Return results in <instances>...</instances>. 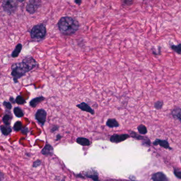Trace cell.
I'll return each instance as SVG.
<instances>
[{
	"label": "cell",
	"instance_id": "obj_25",
	"mask_svg": "<svg viewBox=\"0 0 181 181\" xmlns=\"http://www.w3.org/2000/svg\"><path fill=\"white\" fill-rule=\"evenodd\" d=\"M170 48L176 53L181 55V44H179L178 45L172 44L170 46Z\"/></svg>",
	"mask_w": 181,
	"mask_h": 181
},
{
	"label": "cell",
	"instance_id": "obj_30",
	"mask_svg": "<svg viewBox=\"0 0 181 181\" xmlns=\"http://www.w3.org/2000/svg\"><path fill=\"white\" fill-rule=\"evenodd\" d=\"M59 127L57 125H54V126H52V127L50 128V132L52 133H54L56 131L58 130Z\"/></svg>",
	"mask_w": 181,
	"mask_h": 181
},
{
	"label": "cell",
	"instance_id": "obj_15",
	"mask_svg": "<svg viewBox=\"0 0 181 181\" xmlns=\"http://www.w3.org/2000/svg\"><path fill=\"white\" fill-rule=\"evenodd\" d=\"M45 98L43 96H38L36 98H33L29 102V105L31 107L35 108L40 103L44 101Z\"/></svg>",
	"mask_w": 181,
	"mask_h": 181
},
{
	"label": "cell",
	"instance_id": "obj_31",
	"mask_svg": "<svg viewBox=\"0 0 181 181\" xmlns=\"http://www.w3.org/2000/svg\"><path fill=\"white\" fill-rule=\"evenodd\" d=\"M122 1L127 6H131L133 3V0H122Z\"/></svg>",
	"mask_w": 181,
	"mask_h": 181
},
{
	"label": "cell",
	"instance_id": "obj_8",
	"mask_svg": "<svg viewBox=\"0 0 181 181\" xmlns=\"http://www.w3.org/2000/svg\"><path fill=\"white\" fill-rule=\"evenodd\" d=\"M40 6V2L38 0H31L28 3L26 9L29 13L33 14L36 12Z\"/></svg>",
	"mask_w": 181,
	"mask_h": 181
},
{
	"label": "cell",
	"instance_id": "obj_5",
	"mask_svg": "<svg viewBox=\"0 0 181 181\" xmlns=\"http://www.w3.org/2000/svg\"><path fill=\"white\" fill-rule=\"evenodd\" d=\"M47 115L46 111L44 109H38L35 113V119L41 126H44L46 121Z\"/></svg>",
	"mask_w": 181,
	"mask_h": 181
},
{
	"label": "cell",
	"instance_id": "obj_19",
	"mask_svg": "<svg viewBox=\"0 0 181 181\" xmlns=\"http://www.w3.org/2000/svg\"><path fill=\"white\" fill-rule=\"evenodd\" d=\"M171 114L174 118L179 120L181 122V108L175 107L172 110Z\"/></svg>",
	"mask_w": 181,
	"mask_h": 181
},
{
	"label": "cell",
	"instance_id": "obj_35",
	"mask_svg": "<svg viewBox=\"0 0 181 181\" xmlns=\"http://www.w3.org/2000/svg\"><path fill=\"white\" fill-rule=\"evenodd\" d=\"M62 138V136H61V135H60V134H58L57 136H56V141H58L61 139Z\"/></svg>",
	"mask_w": 181,
	"mask_h": 181
},
{
	"label": "cell",
	"instance_id": "obj_20",
	"mask_svg": "<svg viewBox=\"0 0 181 181\" xmlns=\"http://www.w3.org/2000/svg\"><path fill=\"white\" fill-rule=\"evenodd\" d=\"M76 142L83 146H90V141L88 139L84 137H78L76 139Z\"/></svg>",
	"mask_w": 181,
	"mask_h": 181
},
{
	"label": "cell",
	"instance_id": "obj_7",
	"mask_svg": "<svg viewBox=\"0 0 181 181\" xmlns=\"http://www.w3.org/2000/svg\"><path fill=\"white\" fill-rule=\"evenodd\" d=\"M130 137V136L128 134H121V135L114 134V135H112L110 137V141L113 143L118 144L119 142H122L124 141H126V139H127Z\"/></svg>",
	"mask_w": 181,
	"mask_h": 181
},
{
	"label": "cell",
	"instance_id": "obj_22",
	"mask_svg": "<svg viewBox=\"0 0 181 181\" xmlns=\"http://www.w3.org/2000/svg\"><path fill=\"white\" fill-rule=\"evenodd\" d=\"M137 129H138L139 133L141 134V135H146V133H147V132H148L147 127L142 124H141L138 126Z\"/></svg>",
	"mask_w": 181,
	"mask_h": 181
},
{
	"label": "cell",
	"instance_id": "obj_1",
	"mask_svg": "<svg viewBox=\"0 0 181 181\" xmlns=\"http://www.w3.org/2000/svg\"><path fill=\"white\" fill-rule=\"evenodd\" d=\"M78 21L70 17H63L58 22L59 31L65 36L72 35L79 29Z\"/></svg>",
	"mask_w": 181,
	"mask_h": 181
},
{
	"label": "cell",
	"instance_id": "obj_26",
	"mask_svg": "<svg viewBox=\"0 0 181 181\" xmlns=\"http://www.w3.org/2000/svg\"><path fill=\"white\" fill-rule=\"evenodd\" d=\"M163 105H164V102L163 101H157L155 102L154 103V107L155 108L156 110H161L163 107Z\"/></svg>",
	"mask_w": 181,
	"mask_h": 181
},
{
	"label": "cell",
	"instance_id": "obj_33",
	"mask_svg": "<svg viewBox=\"0 0 181 181\" xmlns=\"http://www.w3.org/2000/svg\"><path fill=\"white\" fill-rule=\"evenodd\" d=\"M5 179V174L0 170V181H3Z\"/></svg>",
	"mask_w": 181,
	"mask_h": 181
},
{
	"label": "cell",
	"instance_id": "obj_36",
	"mask_svg": "<svg viewBox=\"0 0 181 181\" xmlns=\"http://www.w3.org/2000/svg\"><path fill=\"white\" fill-rule=\"evenodd\" d=\"M75 2L76 3V4L80 6V4H81L82 0H75Z\"/></svg>",
	"mask_w": 181,
	"mask_h": 181
},
{
	"label": "cell",
	"instance_id": "obj_28",
	"mask_svg": "<svg viewBox=\"0 0 181 181\" xmlns=\"http://www.w3.org/2000/svg\"><path fill=\"white\" fill-rule=\"evenodd\" d=\"M41 165V161L39 159H37L36 161L33 162V164H32V167L33 168H37V167L40 166Z\"/></svg>",
	"mask_w": 181,
	"mask_h": 181
},
{
	"label": "cell",
	"instance_id": "obj_16",
	"mask_svg": "<svg viewBox=\"0 0 181 181\" xmlns=\"http://www.w3.org/2000/svg\"><path fill=\"white\" fill-rule=\"evenodd\" d=\"M0 130L1 131L2 135L4 136H7L12 133V128L10 126H7L4 124L3 125L0 126Z\"/></svg>",
	"mask_w": 181,
	"mask_h": 181
},
{
	"label": "cell",
	"instance_id": "obj_23",
	"mask_svg": "<svg viewBox=\"0 0 181 181\" xmlns=\"http://www.w3.org/2000/svg\"><path fill=\"white\" fill-rule=\"evenodd\" d=\"M22 128L23 127H22V122L20 121H18L17 122H15L13 125V129L14 130V131L16 132L21 131Z\"/></svg>",
	"mask_w": 181,
	"mask_h": 181
},
{
	"label": "cell",
	"instance_id": "obj_11",
	"mask_svg": "<svg viewBox=\"0 0 181 181\" xmlns=\"http://www.w3.org/2000/svg\"><path fill=\"white\" fill-rule=\"evenodd\" d=\"M76 107L78 108H79L80 110H81L82 111L87 112L90 113V114L92 115H94L95 114L94 110L85 102H82L81 103L77 104Z\"/></svg>",
	"mask_w": 181,
	"mask_h": 181
},
{
	"label": "cell",
	"instance_id": "obj_4",
	"mask_svg": "<svg viewBox=\"0 0 181 181\" xmlns=\"http://www.w3.org/2000/svg\"><path fill=\"white\" fill-rule=\"evenodd\" d=\"M2 6L4 11L11 14L17 9V3L15 0H4Z\"/></svg>",
	"mask_w": 181,
	"mask_h": 181
},
{
	"label": "cell",
	"instance_id": "obj_3",
	"mask_svg": "<svg viewBox=\"0 0 181 181\" xmlns=\"http://www.w3.org/2000/svg\"><path fill=\"white\" fill-rule=\"evenodd\" d=\"M46 35V28L44 24H39L34 26L30 32L32 39L39 41L44 39Z\"/></svg>",
	"mask_w": 181,
	"mask_h": 181
},
{
	"label": "cell",
	"instance_id": "obj_27",
	"mask_svg": "<svg viewBox=\"0 0 181 181\" xmlns=\"http://www.w3.org/2000/svg\"><path fill=\"white\" fill-rule=\"evenodd\" d=\"M3 105L4 107H6V109H7V110H11L12 108V103L10 102L4 101L3 102Z\"/></svg>",
	"mask_w": 181,
	"mask_h": 181
},
{
	"label": "cell",
	"instance_id": "obj_21",
	"mask_svg": "<svg viewBox=\"0 0 181 181\" xmlns=\"http://www.w3.org/2000/svg\"><path fill=\"white\" fill-rule=\"evenodd\" d=\"M13 113L15 116L18 118H22L24 116V113L21 107H15L13 109Z\"/></svg>",
	"mask_w": 181,
	"mask_h": 181
},
{
	"label": "cell",
	"instance_id": "obj_29",
	"mask_svg": "<svg viewBox=\"0 0 181 181\" xmlns=\"http://www.w3.org/2000/svg\"><path fill=\"white\" fill-rule=\"evenodd\" d=\"M174 173L177 178L181 179V170L179 169H174Z\"/></svg>",
	"mask_w": 181,
	"mask_h": 181
},
{
	"label": "cell",
	"instance_id": "obj_24",
	"mask_svg": "<svg viewBox=\"0 0 181 181\" xmlns=\"http://www.w3.org/2000/svg\"><path fill=\"white\" fill-rule=\"evenodd\" d=\"M15 102L18 105H23L24 104L26 103L27 101L24 98L22 97V95H19L15 98Z\"/></svg>",
	"mask_w": 181,
	"mask_h": 181
},
{
	"label": "cell",
	"instance_id": "obj_37",
	"mask_svg": "<svg viewBox=\"0 0 181 181\" xmlns=\"http://www.w3.org/2000/svg\"><path fill=\"white\" fill-rule=\"evenodd\" d=\"M17 1H19V2H23V1H24V0H17Z\"/></svg>",
	"mask_w": 181,
	"mask_h": 181
},
{
	"label": "cell",
	"instance_id": "obj_17",
	"mask_svg": "<svg viewBox=\"0 0 181 181\" xmlns=\"http://www.w3.org/2000/svg\"><path fill=\"white\" fill-rule=\"evenodd\" d=\"M106 126L110 128L119 127L120 124L116 119H109L106 122Z\"/></svg>",
	"mask_w": 181,
	"mask_h": 181
},
{
	"label": "cell",
	"instance_id": "obj_10",
	"mask_svg": "<svg viewBox=\"0 0 181 181\" xmlns=\"http://www.w3.org/2000/svg\"><path fill=\"white\" fill-rule=\"evenodd\" d=\"M84 175L87 178H90L94 181H99V174L97 171L94 170H90L84 172Z\"/></svg>",
	"mask_w": 181,
	"mask_h": 181
},
{
	"label": "cell",
	"instance_id": "obj_2",
	"mask_svg": "<svg viewBox=\"0 0 181 181\" xmlns=\"http://www.w3.org/2000/svg\"><path fill=\"white\" fill-rule=\"evenodd\" d=\"M31 70L32 69L23 60L21 62L13 64L11 66V75L13 78L14 83H18V80Z\"/></svg>",
	"mask_w": 181,
	"mask_h": 181
},
{
	"label": "cell",
	"instance_id": "obj_6",
	"mask_svg": "<svg viewBox=\"0 0 181 181\" xmlns=\"http://www.w3.org/2000/svg\"><path fill=\"white\" fill-rule=\"evenodd\" d=\"M129 133L130 137L136 139V140H138V141H142L144 144L146 145H147V146L150 145L151 142H150L149 139L148 138V137L139 135L137 133H136L134 131L130 130Z\"/></svg>",
	"mask_w": 181,
	"mask_h": 181
},
{
	"label": "cell",
	"instance_id": "obj_34",
	"mask_svg": "<svg viewBox=\"0 0 181 181\" xmlns=\"http://www.w3.org/2000/svg\"><path fill=\"white\" fill-rule=\"evenodd\" d=\"M9 101L11 103L15 104V98H13V96H10L9 98Z\"/></svg>",
	"mask_w": 181,
	"mask_h": 181
},
{
	"label": "cell",
	"instance_id": "obj_12",
	"mask_svg": "<svg viewBox=\"0 0 181 181\" xmlns=\"http://www.w3.org/2000/svg\"><path fill=\"white\" fill-rule=\"evenodd\" d=\"M152 179L154 181H168V179L163 172H157L152 175Z\"/></svg>",
	"mask_w": 181,
	"mask_h": 181
},
{
	"label": "cell",
	"instance_id": "obj_13",
	"mask_svg": "<svg viewBox=\"0 0 181 181\" xmlns=\"http://www.w3.org/2000/svg\"><path fill=\"white\" fill-rule=\"evenodd\" d=\"M41 153L46 156H52L54 154V148L51 145L47 144L41 150Z\"/></svg>",
	"mask_w": 181,
	"mask_h": 181
},
{
	"label": "cell",
	"instance_id": "obj_32",
	"mask_svg": "<svg viewBox=\"0 0 181 181\" xmlns=\"http://www.w3.org/2000/svg\"><path fill=\"white\" fill-rule=\"evenodd\" d=\"M29 129L27 127L23 128L21 130V133L22 134H23V135H27V133H29Z\"/></svg>",
	"mask_w": 181,
	"mask_h": 181
},
{
	"label": "cell",
	"instance_id": "obj_18",
	"mask_svg": "<svg viewBox=\"0 0 181 181\" xmlns=\"http://www.w3.org/2000/svg\"><path fill=\"white\" fill-rule=\"evenodd\" d=\"M22 49V44H18L15 47V49L13 50V52H12V54L11 55V57L12 58L18 57L20 54Z\"/></svg>",
	"mask_w": 181,
	"mask_h": 181
},
{
	"label": "cell",
	"instance_id": "obj_38",
	"mask_svg": "<svg viewBox=\"0 0 181 181\" xmlns=\"http://www.w3.org/2000/svg\"><path fill=\"white\" fill-rule=\"evenodd\" d=\"M61 181H65V179H62V180H61Z\"/></svg>",
	"mask_w": 181,
	"mask_h": 181
},
{
	"label": "cell",
	"instance_id": "obj_14",
	"mask_svg": "<svg viewBox=\"0 0 181 181\" xmlns=\"http://www.w3.org/2000/svg\"><path fill=\"white\" fill-rule=\"evenodd\" d=\"M153 145L154 146L159 145L161 147H162L165 148V149H172V148L170 147V144H169L168 141H166V140H161V139H157L154 141Z\"/></svg>",
	"mask_w": 181,
	"mask_h": 181
},
{
	"label": "cell",
	"instance_id": "obj_9",
	"mask_svg": "<svg viewBox=\"0 0 181 181\" xmlns=\"http://www.w3.org/2000/svg\"><path fill=\"white\" fill-rule=\"evenodd\" d=\"M12 119L13 116L11 111L7 109L6 110L4 111L3 116L2 118V121L3 124L7 126H10Z\"/></svg>",
	"mask_w": 181,
	"mask_h": 181
}]
</instances>
